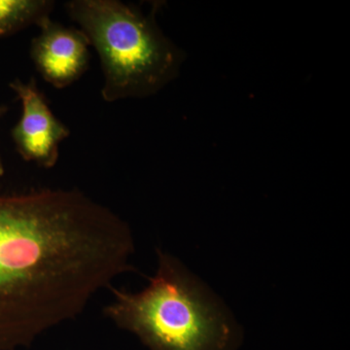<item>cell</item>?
Segmentation results:
<instances>
[{"label": "cell", "mask_w": 350, "mask_h": 350, "mask_svg": "<svg viewBox=\"0 0 350 350\" xmlns=\"http://www.w3.org/2000/svg\"><path fill=\"white\" fill-rule=\"evenodd\" d=\"M31 40V61L41 77L56 89H66L89 69V39L80 29L54 22L51 18L39 25Z\"/></svg>", "instance_id": "5b68a950"}, {"label": "cell", "mask_w": 350, "mask_h": 350, "mask_svg": "<svg viewBox=\"0 0 350 350\" xmlns=\"http://www.w3.org/2000/svg\"><path fill=\"white\" fill-rule=\"evenodd\" d=\"M9 87L22 105V115L11 131L16 151L25 162L41 169H53L59 158V144L70 130L51 109L34 77L24 82L17 78Z\"/></svg>", "instance_id": "277c9868"}, {"label": "cell", "mask_w": 350, "mask_h": 350, "mask_svg": "<svg viewBox=\"0 0 350 350\" xmlns=\"http://www.w3.org/2000/svg\"><path fill=\"white\" fill-rule=\"evenodd\" d=\"M9 107L5 105H0V120L5 116L6 113L8 112ZM5 174V169H4L3 163H2L1 157H0V177L3 176Z\"/></svg>", "instance_id": "52a82bcc"}, {"label": "cell", "mask_w": 350, "mask_h": 350, "mask_svg": "<svg viewBox=\"0 0 350 350\" xmlns=\"http://www.w3.org/2000/svg\"><path fill=\"white\" fill-rule=\"evenodd\" d=\"M52 0H0V38H8L51 18Z\"/></svg>", "instance_id": "8992f818"}, {"label": "cell", "mask_w": 350, "mask_h": 350, "mask_svg": "<svg viewBox=\"0 0 350 350\" xmlns=\"http://www.w3.org/2000/svg\"><path fill=\"white\" fill-rule=\"evenodd\" d=\"M129 258L122 219L82 191L0 194V350L77 319Z\"/></svg>", "instance_id": "6da1fadb"}, {"label": "cell", "mask_w": 350, "mask_h": 350, "mask_svg": "<svg viewBox=\"0 0 350 350\" xmlns=\"http://www.w3.org/2000/svg\"><path fill=\"white\" fill-rule=\"evenodd\" d=\"M158 267L148 285L131 292L111 287L103 315L149 350H225L229 317L176 258L157 250Z\"/></svg>", "instance_id": "7a4b0ae2"}, {"label": "cell", "mask_w": 350, "mask_h": 350, "mask_svg": "<svg viewBox=\"0 0 350 350\" xmlns=\"http://www.w3.org/2000/svg\"><path fill=\"white\" fill-rule=\"evenodd\" d=\"M64 9L98 53L107 103L154 96L178 75L183 53L153 14L119 0H70Z\"/></svg>", "instance_id": "3957f363"}]
</instances>
